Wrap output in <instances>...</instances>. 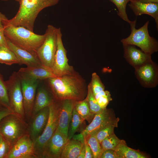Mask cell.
Segmentation results:
<instances>
[{"instance_id":"44dd1931","label":"cell","mask_w":158,"mask_h":158,"mask_svg":"<svg viewBox=\"0 0 158 158\" xmlns=\"http://www.w3.org/2000/svg\"><path fill=\"white\" fill-rule=\"evenodd\" d=\"M54 99L45 88L40 87L35 95L32 110L34 114L37 113L44 108L49 107Z\"/></svg>"},{"instance_id":"3957f363","label":"cell","mask_w":158,"mask_h":158,"mask_svg":"<svg viewBox=\"0 0 158 158\" xmlns=\"http://www.w3.org/2000/svg\"><path fill=\"white\" fill-rule=\"evenodd\" d=\"M4 33L6 38L13 44L36 55L38 49L45 38L44 34H37L20 26L5 25Z\"/></svg>"},{"instance_id":"7402d4cb","label":"cell","mask_w":158,"mask_h":158,"mask_svg":"<svg viewBox=\"0 0 158 158\" xmlns=\"http://www.w3.org/2000/svg\"><path fill=\"white\" fill-rule=\"evenodd\" d=\"M93 96L98 101L111 95L110 92L105 90V87L99 76L94 72L92 74L91 82L89 84Z\"/></svg>"},{"instance_id":"2e32d148","label":"cell","mask_w":158,"mask_h":158,"mask_svg":"<svg viewBox=\"0 0 158 158\" xmlns=\"http://www.w3.org/2000/svg\"><path fill=\"white\" fill-rule=\"evenodd\" d=\"M75 101L68 99L61 100V109L56 129L67 138Z\"/></svg>"},{"instance_id":"277c9868","label":"cell","mask_w":158,"mask_h":158,"mask_svg":"<svg viewBox=\"0 0 158 158\" xmlns=\"http://www.w3.org/2000/svg\"><path fill=\"white\" fill-rule=\"evenodd\" d=\"M136 20L129 23L131 33L127 38L121 41L123 45H132L139 47L144 52L152 55L158 51V42L149 33L148 27L149 21L138 29L135 28Z\"/></svg>"},{"instance_id":"484cf974","label":"cell","mask_w":158,"mask_h":158,"mask_svg":"<svg viewBox=\"0 0 158 158\" xmlns=\"http://www.w3.org/2000/svg\"><path fill=\"white\" fill-rule=\"evenodd\" d=\"M85 120L78 114L73 107L68 129V139L72 138L75 133L81 128L84 124Z\"/></svg>"},{"instance_id":"8d00e7d4","label":"cell","mask_w":158,"mask_h":158,"mask_svg":"<svg viewBox=\"0 0 158 158\" xmlns=\"http://www.w3.org/2000/svg\"><path fill=\"white\" fill-rule=\"evenodd\" d=\"M84 138V144L85 151V158H94L91 149L87 143L85 139Z\"/></svg>"},{"instance_id":"5bb4252c","label":"cell","mask_w":158,"mask_h":158,"mask_svg":"<svg viewBox=\"0 0 158 158\" xmlns=\"http://www.w3.org/2000/svg\"><path fill=\"white\" fill-rule=\"evenodd\" d=\"M68 138L56 129L45 145L42 154L46 157L60 158Z\"/></svg>"},{"instance_id":"9a60e30c","label":"cell","mask_w":158,"mask_h":158,"mask_svg":"<svg viewBox=\"0 0 158 158\" xmlns=\"http://www.w3.org/2000/svg\"><path fill=\"white\" fill-rule=\"evenodd\" d=\"M20 78L24 111L27 113L29 114L33 110L39 80Z\"/></svg>"},{"instance_id":"4fadbf2b","label":"cell","mask_w":158,"mask_h":158,"mask_svg":"<svg viewBox=\"0 0 158 158\" xmlns=\"http://www.w3.org/2000/svg\"><path fill=\"white\" fill-rule=\"evenodd\" d=\"M34 151L33 143L29 136L25 135L13 145L5 158H31L34 155Z\"/></svg>"},{"instance_id":"7a4b0ae2","label":"cell","mask_w":158,"mask_h":158,"mask_svg":"<svg viewBox=\"0 0 158 158\" xmlns=\"http://www.w3.org/2000/svg\"><path fill=\"white\" fill-rule=\"evenodd\" d=\"M59 0H21L16 15L7 19L5 25L24 27L33 32L35 20L44 9L56 5Z\"/></svg>"},{"instance_id":"ac0fdd59","label":"cell","mask_w":158,"mask_h":158,"mask_svg":"<svg viewBox=\"0 0 158 158\" xmlns=\"http://www.w3.org/2000/svg\"><path fill=\"white\" fill-rule=\"evenodd\" d=\"M17 72L21 78L34 80H39L56 77L50 69L43 65L22 68Z\"/></svg>"},{"instance_id":"8992f818","label":"cell","mask_w":158,"mask_h":158,"mask_svg":"<svg viewBox=\"0 0 158 158\" xmlns=\"http://www.w3.org/2000/svg\"><path fill=\"white\" fill-rule=\"evenodd\" d=\"M61 100L54 99L49 106V114L46 125L41 134L35 139L34 150L42 153L48 141L57 128L61 107Z\"/></svg>"},{"instance_id":"6da1fadb","label":"cell","mask_w":158,"mask_h":158,"mask_svg":"<svg viewBox=\"0 0 158 158\" xmlns=\"http://www.w3.org/2000/svg\"><path fill=\"white\" fill-rule=\"evenodd\" d=\"M54 98L82 100L86 97L87 87L82 77L75 71L71 74L46 79Z\"/></svg>"},{"instance_id":"ffe728a7","label":"cell","mask_w":158,"mask_h":158,"mask_svg":"<svg viewBox=\"0 0 158 158\" xmlns=\"http://www.w3.org/2000/svg\"><path fill=\"white\" fill-rule=\"evenodd\" d=\"M37 114L30 128L31 137L35 139L43 132L46 125L49 114V107L44 108Z\"/></svg>"},{"instance_id":"e575fe53","label":"cell","mask_w":158,"mask_h":158,"mask_svg":"<svg viewBox=\"0 0 158 158\" xmlns=\"http://www.w3.org/2000/svg\"><path fill=\"white\" fill-rule=\"evenodd\" d=\"M11 145L0 133V158L6 157L10 150Z\"/></svg>"},{"instance_id":"603a6c76","label":"cell","mask_w":158,"mask_h":158,"mask_svg":"<svg viewBox=\"0 0 158 158\" xmlns=\"http://www.w3.org/2000/svg\"><path fill=\"white\" fill-rule=\"evenodd\" d=\"M84 143L73 138L68 139L62 150L60 158H77Z\"/></svg>"},{"instance_id":"83f0119b","label":"cell","mask_w":158,"mask_h":158,"mask_svg":"<svg viewBox=\"0 0 158 158\" xmlns=\"http://www.w3.org/2000/svg\"><path fill=\"white\" fill-rule=\"evenodd\" d=\"M119 120L118 118L115 121L105 126L96 132L95 135L100 144L104 139L114 133V129L117 127Z\"/></svg>"},{"instance_id":"d6986e66","label":"cell","mask_w":158,"mask_h":158,"mask_svg":"<svg viewBox=\"0 0 158 158\" xmlns=\"http://www.w3.org/2000/svg\"><path fill=\"white\" fill-rule=\"evenodd\" d=\"M128 5L136 16L143 14L149 15L155 20L158 29V3H143L136 0L131 1Z\"/></svg>"},{"instance_id":"9c48e42d","label":"cell","mask_w":158,"mask_h":158,"mask_svg":"<svg viewBox=\"0 0 158 158\" xmlns=\"http://www.w3.org/2000/svg\"><path fill=\"white\" fill-rule=\"evenodd\" d=\"M24 128L19 118L11 114L0 121V133L11 146L23 136Z\"/></svg>"},{"instance_id":"d6a6232c","label":"cell","mask_w":158,"mask_h":158,"mask_svg":"<svg viewBox=\"0 0 158 158\" xmlns=\"http://www.w3.org/2000/svg\"><path fill=\"white\" fill-rule=\"evenodd\" d=\"M0 102L9 108V103L6 85L0 74Z\"/></svg>"},{"instance_id":"74e56055","label":"cell","mask_w":158,"mask_h":158,"mask_svg":"<svg viewBox=\"0 0 158 158\" xmlns=\"http://www.w3.org/2000/svg\"><path fill=\"white\" fill-rule=\"evenodd\" d=\"M12 113V111L9 108L0 110V121L3 118Z\"/></svg>"},{"instance_id":"f1b7e54d","label":"cell","mask_w":158,"mask_h":158,"mask_svg":"<svg viewBox=\"0 0 158 158\" xmlns=\"http://www.w3.org/2000/svg\"><path fill=\"white\" fill-rule=\"evenodd\" d=\"M91 148L94 158H100L102 150L100 143L94 134H89L84 137Z\"/></svg>"},{"instance_id":"5b68a950","label":"cell","mask_w":158,"mask_h":158,"mask_svg":"<svg viewBox=\"0 0 158 158\" xmlns=\"http://www.w3.org/2000/svg\"><path fill=\"white\" fill-rule=\"evenodd\" d=\"M58 29L51 25H48L44 33V40L36 52L42 65L51 70L57 50Z\"/></svg>"},{"instance_id":"8fae6325","label":"cell","mask_w":158,"mask_h":158,"mask_svg":"<svg viewBox=\"0 0 158 158\" xmlns=\"http://www.w3.org/2000/svg\"><path fill=\"white\" fill-rule=\"evenodd\" d=\"M135 74L140 85L153 88L158 84V66L153 61L135 69Z\"/></svg>"},{"instance_id":"ba28073f","label":"cell","mask_w":158,"mask_h":158,"mask_svg":"<svg viewBox=\"0 0 158 158\" xmlns=\"http://www.w3.org/2000/svg\"><path fill=\"white\" fill-rule=\"evenodd\" d=\"M113 110L106 108L102 112L95 115L90 124L78 135H74L72 138L83 143L84 137L89 134H95L98 130L108 124L116 120Z\"/></svg>"},{"instance_id":"cb8c5ba5","label":"cell","mask_w":158,"mask_h":158,"mask_svg":"<svg viewBox=\"0 0 158 158\" xmlns=\"http://www.w3.org/2000/svg\"><path fill=\"white\" fill-rule=\"evenodd\" d=\"M119 158H147L149 157L139 150L128 147L125 142L120 144L115 150Z\"/></svg>"},{"instance_id":"1f68e13d","label":"cell","mask_w":158,"mask_h":158,"mask_svg":"<svg viewBox=\"0 0 158 158\" xmlns=\"http://www.w3.org/2000/svg\"><path fill=\"white\" fill-rule=\"evenodd\" d=\"M113 3L118 9L117 14L123 20L130 23L131 21L128 19L126 12V6L130 0H109Z\"/></svg>"},{"instance_id":"b9f144b4","label":"cell","mask_w":158,"mask_h":158,"mask_svg":"<svg viewBox=\"0 0 158 158\" xmlns=\"http://www.w3.org/2000/svg\"><path fill=\"white\" fill-rule=\"evenodd\" d=\"M130 0V1H133V0Z\"/></svg>"},{"instance_id":"e0dca14e","label":"cell","mask_w":158,"mask_h":158,"mask_svg":"<svg viewBox=\"0 0 158 158\" xmlns=\"http://www.w3.org/2000/svg\"><path fill=\"white\" fill-rule=\"evenodd\" d=\"M8 48L14 53L20 64L27 66H37L42 65L37 56L17 46L6 38Z\"/></svg>"},{"instance_id":"ab89813d","label":"cell","mask_w":158,"mask_h":158,"mask_svg":"<svg viewBox=\"0 0 158 158\" xmlns=\"http://www.w3.org/2000/svg\"><path fill=\"white\" fill-rule=\"evenodd\" d=\"M85 151L84 145V146L77 158H85Z\"/></svg>"},{"instance_id":"52a82bcc","label":"cell","mask_w":158,"mask_h":158,"mask_svg":"<svg viewBox=\"0 0 158 158\" xmlns=\"http://www.w3.org/2000/svg\"><path fill=\"white\" fill-rule=\"evenodd\" d=\"M9 103V108L22 115L24 111L21 80L17 72H14L5 81Z\"/></svg>"},{"instance_id":"30bf717a","label":"cell","mask_w":158,"mask_h":158,"mask_svg":"<svg viewBox=\"0 0 158 158\" xmlns=\"http://www.w3.org/2000/svg\"><path fill=\"white\" fill-rule=\"evenodd\" d=\"M60 28L58 29L57 50L53 66L51 69L56 77L71 74L75 71L73 67L68 63L67 51L63 45Z\"/></svg>"},{"instance_id":"f35d334b","label":"cell","mask_w":158,"mask_h":158,"mask_svg":"<svg viewBox=\"0 0 158 158\" xmlns=\"http://www.w3.org/2000/svg\"><path fill=\"white\" fill-rule=\"evenodd\" d=\"M136 1H137L143 3H158V0H137Z\"/></svg>"},{"instance_id":"60d3db41","label":"cell","mask_w":158,"mask_h":158,"mask_svg":"<svg viewBox=\"0 0 158 158\" xmlns=\"http://www.w3.org/2000/svg\"><path fill=\"white\" fill-rule=\"evenodd\" d=\"M2 1H7L9 0H14L17 2H18L19 3L20 2L21 0H0Z\"/></svg>"},{"instance_id":"7c38bea8","label":"cell","mask_w":158,"mask_h":158,"mask_svg":"<svg viewBox=\"0 0 158 158\" xmlns=\"http://www.w3.org/2000/svg\"><path fill=\"white\" fill-rule=\"evenodd\" d=\"M124 57L135 69L153 61L151 55L145 53L132 45H123Z\"/></svg>"},{"instance_id":"d4e9b609","label":"cell","mask_w":158,"mask_h":158,"mask_svg":"<svg viewBox=\"0 0 158 158\" xmlns=\"http://www.w3.org/2000/svg\"><path fill=\"white\" fill-rule=\"evenodd\" d=\"M73 107L82 118L89 123L91 121L95 114L90 111L86 98L82 100L75 101Z\"/></svg>"},{"instance_id":"836d02e7","label":"cell","mask_w":158,"mask_h":158,"mask_svg":"<svg viewBox=\"0 0 158 158\" xmlns=\"http://www.w3.org/2000/svg\"><path fill=\"white\" fill-rule=\"evenodd\" d=\"M7 19L6 16L0 11V45L8 47L4 33L5 22Z\"/></svg>"},{"instance_id":"f546056e","label":"cell","mask_w":158,"mask_h":158,"mask_svg":"<svg viewBox=\"0 0 158 158\" xmlns=\"http://www.w3.org/2000/svg\"><path fill=\"white\" fill-rule=\"evenodd\" d=\"M125 141L120 140L115 133L103 140L100 143L102 150L111 149L115 150L118 146Z\"/></svg>"},{"instance_id":"4316f807","label":"cell","mask_w":158,"mask_h":158,"mask_svg":"<svg viewBox=\"0 0 158 158\" xmlns=\"http://www.w3.org/2000/svg\"><path fill=\"white\" fill-rule=\"evenodd\" d=\"M0 63L11 65L19 63L14 53L8 47L0 45Z\"/></svg>"},{"instance_id":"d590c367","label":"cell","mask_w":158,"mask_h":158,"mask_svg":"<svg viewBox=\"0 0 158 158\" xmlns=\"http://www.w3.org/2000/svg\"><path fill=\"white\" fill-rule=\"evenodd\" d=\"M100 158H119L115 150L111 149L104 150L102 152Z\"/></svg>"},{"instance_id":"4dcf8cb0","label":"cell","mask_w":158,"mask_h":158,"mask_svg":"<svg viewBox=\"0 0 158 158\" xmlns=\"http://www.w3.org/2000/svg\"><path fill=\"white\" fill-rule=\"evenodd\" d=\"M86 98L91 112L95 114L102 112V109L98 104L93 96L89 85L87 87V92Z\"/></svg>"}]
</instances>
